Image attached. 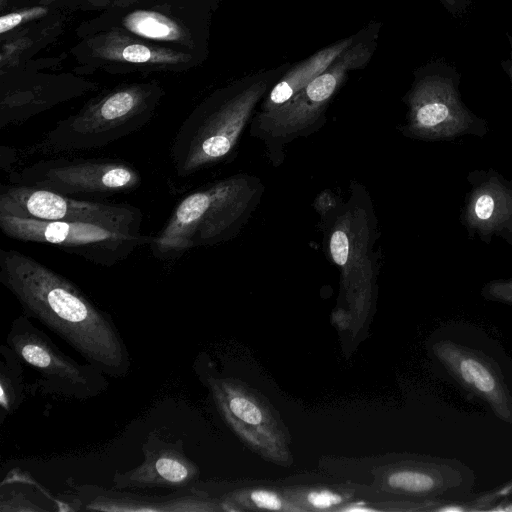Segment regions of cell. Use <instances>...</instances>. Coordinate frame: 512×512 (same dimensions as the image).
<instances>
[{"mask_svg": "<svg viewBox=\"0 0 512 512\" xmlns=\"http://www.w3.org/2000/svg\"><path fill=\"white\" fill-rule=\"evenodd\" d=\"M0 282L25 316L57 334L106 376L126 377L131 358L112 318L73 282L14 249H0Z\"/></svg>", "mask_w": 512, "mask_h": 512, "instance_id": "6da1fadb", "label": "cell"}, {"mask_svg": "<svg viewBox=\"0 0 512 512\" xmlns=\"http://www.w3.org/2000/svg\"><path fill=\"white\" fill-rule=\"evenodd\" d=\"M264 193L261 180L236 174L196 189L183 197L163 227L150 238L152 255L176 260L190 249L235 238Z\"/></svg>", "mask_w": 512, "mask_h": 512, "instance_id": "7a4b0ae2", "label": "cell"}, {"mask_svg": "<svg viewBox=\"0 0 512 512\" xmlns=\"http://www.w3.org/2000/svg\"><path fill=\"white\" fill-rule=\"evenodd\" d=\"M427 349L461 389L512 424V357L501 343L479 326L457 322L439 327Z\"/></svg>", "mask_w": 512, "mask_h": 512, "instance_id": "3957f363", "label": "cell"}, {"mask_svg": "<svg viewBox=\"0 0 512 512\" xmlns=\"http://www.w3.org/2000/svg\"><path fill=\"white\" fill-rule=\"evenodd\" d=\"M267 91L268 82L258 80L218 96L192 112L171 146L176 175L192 176L234 157L255 107Z\"/></svg>", "mask_w": 512, "mask_h": 512, "instance_id": "277c9868", "label": "cell"}, {"mask_svg": "<svg viewBox=\"0 0 512 512\" xmlns=\"http://www.w3.org/2000/svg\"><path fill=\"white\" fill-rule=\"evenodd\" d=\"M160 92L129 85L87 103L49 130L38 149L72 152L99 149L139 131L152 118Z\"/></svg>", "mask_w": 512, "mask_h": 512, "instance_id": "5b68a950", "label": "cell"}, {"mask_svg": "<svg viewBox=\"0 0 512 512\" xmlns=\"http://www.w3.org/2000/svg\"><path fill=\"white\" fill-rule=\"evenodd\" d=\"M372 55L371 47L359 42L351 45L319 76L280 107L259 112L251 121V136L265 144L273 165L284 159V147L307 137L324 124L329 101L351 70L364 66Z\"/></svg>", "mask_w": 512, "mask_h": 512, "instance_id": "8992f818", "label": "cell"}, {"mask_svg": "<svg viewBox=\"0 0 512 512\" xmlns=\"http://www.w3.org/2000/svg\"><path fill=\"white\" fill-rule=\"evenodd\" d=\"M323 219L327 222V252L340 270L347 301L355 310H364L371 301L377 264V221L369 194L360 184L352 183L349 199Z\"/></svg>", "mask_w": 512, "mask_h": 512, "instance_id": "52a82bcc", "label": "cell"}, {"mask_svg": "<svg viewBox=\"0 0 512 512\" xmlns=\"http://www.w3.org/2000/svg\"><path fill=\"white\" fill-rule=\"evenodd\" d=\"M0 229L9 238L57 247L88 262L112 267L151 236L141 228L91 221H40L0 212Z\"/></svg>", "mask_w": 512, "mask_h": 512, "instance_id": "ba28073f", "label": "cell"}, {"mask_svg": "<svg viewBox=\"0 0 512 512\" xmlns=\"http://www.w3.org/2000/svg\"><path fill=\"white\" fill-rule=\"evenodd\" d=\"M208 385L221 417L249 449L274 464L292 465L288 429L266 397L231 377H211Z\"/></svg>", "mask_w": 512, "mask_h": 512, "instance_id": "9c48e42d", "label": "cell"}, {"mask_svg": "<svg viewBox=\"0 0 512 512\" xmlns=\"http://www.w3.org/2000/svg\"><path fill=\"white\" fill-rule=\"evenodd\" d=\"M11 182L80 198L133 191L139 187L141 176L121 160L57 158L23 168L11 176Z\"/></svg>", "mask_w": 512, "mask_h": 512, "instance_id": "30bf717a", "label": "cell"}, {"mask_svg": "<svg viewBox=\"0 0 512 512\" xmlns=\"http://www.w3.org/2000/svg\"><path fill=\"white\" fill-rule=\"evenodd\" d=\"M6 341L20 360L36 370L53 391L76 399H88L108 387L104 373L65 354L27 316L13 320Z\"/></svg>", "mask_w": 512, "mask_h": 512, "instance_id": "8fae6325", "label": "cell"}, {"mask_svg": "<svg viewBox=\"0 0 512 512\" xmlns=\"http://www.w3.org/2000/svg\"><path fill=\"white\" fill-rule=\"evenodd\" d=\"M455 68L440 63L417 79L408 94V121L404 135L424 139H449L469 131L474 115L462 103Z\"/></svg>", "mask_w": 512, "mask_h": 512, "instance_id": "7c38bea8", "label": "cell"}, {"mask_svg": "<svg viewBox=\"0 0 512 512\" xmlns=\"http://www.w3.org/2000/svg\"><path fill=\"white\" fill-rule=\"evenodd\" d=\"M0 212L40 221H91L135 228L143 220L141 210L131 204L80 199L21 184L1 187Z\"/></svg>", "mask_w": 512, "mask_h": 512, "instance_id": "4fadbf2b", "label": "cell"}, {"mask_svg": "<svg viewBox=\"0 0 512 512\" xmlns=\"http://www.w3.org/2000/svg\"><path fill=\"white\" fill-rule=\"evenodd\" d=\"M385 490L415 501L465 500L474 496L475 473L452 457L412 455L385 468Z\"/></svg>", "mask_w": 512, "mask_h": 512, "instance_id": "5bb4252c", "label": "cell"}, {"mask_svg": "<svg viewBox=\"0 0 512 512\" xmlns=\"http://www.w3.org/2000/svg\"><path fill=\"white\" fill-rule=\"evenodd\" d=\"M144 460L136 468L116 473L115 489H189L199 477L198 466L184 452L181 440L168 441L151 433L142 447Z\"/></svg>", "mask_w": 512, "mask_h": 512, "instance_id": "9a60e30c", "label": "cell"}, {"mask_svg": "<svg viewBox=\"0 0 512 512\" xmlns=\"http://www.w3.org/2000/svg\"><path fill=\"white\" fill-rule=\"evenodd\" d=\"M465 222L481 236L496 233L512 242V186L498 175L483 180L468 198Z\"/></svg>", "mask_w": 512, "mask_h": 512, "instance_id": "2e32d148", "label": "cell"}, {"mask_svg": "<svg viewBox=\"0 0 512 512\" xmlns=\"http://www.w3.org/2000/svg\"><path fill=\"white\" fill-rule=\"evenodd\" d=\"M85 508L99 511H215L213 500L196 489H185L182 493L167 497H141L104 491L92 497Z\"/></svg>", "mask_w": 512, "mask_h": 512, "instance_id": "e0dca14e", "label": "cell"}, {"mask_svg": "<svg viewBox=\"0 0 512 512\" xmlns=\"http://www.w3.org/2000/svg\"><path fill=\"white\" fill-rule=\"evenodd\" d=\"M352 44V37L344 39L321 49L293 67L270 89L260 112L271 111L286 103L324 72Z\"/></svg>", "mask_w": 512, "mask_h": 512, "instance_id": "ac0fdd59", "label": "cell"}, {"mask_svg": "<svg viewBox=\"0 0 512 512\" xmlns=\"http://www.w3.org/2000/svg\"><path fill=\"white\" fill-rule=\"evenodd\" d=\"M98 57L134 64H179L190 59V55L136 42L118 32H111L98 40L94 48Z\"/></svg>", "mask_w": 512, "mask_h": 512, "instance_id": "d6986e66", "label": "cell"}, {"mask_svg": "<svg viewBox=\"0 0 512 512\" xmlns=\"http://www.w3.org/2000/svg\"><path fill=\"white\" fill-rule=\"evenodd\" d=\"M38 503H51L57 511L71 508L62 504L24 472H12L1 483V510L44 511Z\"/></svg>", "mask_w": 512, "mask_h": 512, "instance_id": "ffe728a7", "label": "cell"}, {"mask_svg": "<svg viewBox=\"0 0 512 512\" xmlns=\"http://www.w3.org/2000/svg\"><path fill=\"white\" fill-rule=\"evenodd\" d=\"M1 419L13 413L23 400V369L20 358L8 345L1 346Z\"/></svg>", "mask_w": 512, "mask_h": 512, "instance_id": "44dd1931", "label": "cell"}, {"mask_svg": "<svg viewBox=\"0 0 512 512\" xmlns=\"http://www.w3.org/2000/svg\"><path fill=\"white\" fill-rule=\"evenodd\" d=\"M125 27L141 37L161 41H183L184 33L180 26L167 16L146 10H137L124 19Z\"/></svg>", "mask_w": 512, "mask_h": 512, "instance_id": "7402d4cb", "label": "cell"}, {"mask_svg": "<svg viewBox=\"0 0 512 512\" xmlns=\"http://www.w3.org/2000/svg\"><path fill=\"white\" fill-rule=\"evenodd\" d=\"M288 495L303 511L339 510L352 497V493L347 489L329 487L305 488L291 491Z\"/></svg>", "mask_w": 512, "mask_h": 512, "instance_id": "603a6c76", "label": "cell"}, {"mask_svg": "<svg viewBox=\"0 0 512 512\" xmlns=\"http://www.w3.org/2000/svg\"><path fill=\"white\" fill-rule=\"evenodd\" d=\"M235 505L245 509L303 511L290 496H284L278 491L265 488L249 489L235 492L230 497Z\"/></svg>", "mask_w": 512, "mask_h": 512, "instance_id": "cb8c5ba5", "label": "cell"}, {"mask_svg": "<svg viewBox=\"0 0 512 512\" xmlns=\"http://www.w3.org/2000/svg\"><path fill=\"white\" fill-rule=\"evenodd\" d=\"M46 13V8L36 6L3 15L0 18V33L4 34L23 22L42 17Z\"/></svg>", "mask_w": 512, "mask_h": 512, "instance_id": "d4e9b609", "label": "cell"}, {"mask_svg": "<svg viewBox=\"0 0 512 512\" xmlns=\"http://www.w3.org/2000/svg\"><path fill=\"white\" fill-rule=\"evenodd\" d=\"M481 295L488 301L512 306V278L486 283L482 288Z\"/></svg>", "mask_w": 512, "mask_h": 512, "instance_id": "484cf974", "label": "cell"}, {"mask_svg": "<svg viewBox=\"0 0 512 512\" xmlns=\"http://www.w3.org/2000/svg\"><path fill=\"white\" fill-rule=\"evenodd\" d=\"M31 41L28 38H18L13 41H10L2 46L1 54H0V63L1 66L9 65L16 61V57L20 54L21 51L29 47Z\"/></svg>", "mask_w": 512, "mask_h": 512, "instance_id": "4316f807", "label": "cell"}, {"mask_svg": "<svg viewBox=\"0 0 512 512\" xmlns=\"http://www.w3.org/2000/svg\"><path fill=\"white\" fill-rule=\"evenodd\" d=\"M315 204L322 218L325 217L330 211L334 210L338 206L335 197L332 194L326 192H323L322 194L318 195Z\"/></svg>", "mask_w": 512, "mask_h": 512, "instance_id": "83f0119b", "label": "cell"}, {"mask_svg": "<svg viewBox=\"0 0 512 512\" xmlns=\"http://www.w3.org/2000/svg\"><path fill=\"white\" fill-rule=\"evenodd\" d=\"M445 9L453 16H460L467 11L473 0H440Z\"/></svg>", "mask_w": 512, "mask_h": 512, "instance_id": "f1b7e54d", "label": "cell"}, {"mask_svg": "<svg viewBox=\"0 0 512 512\" xmlns=\"http://www.w3.org/2000/svg\"><path fill=\"white\" fill-rule=\"evenodd\" d=\"M507 36H508V39H509L508 41L510 44V56L506 61H504L503 67L505 68V71L507 72V74L510 78L511 84H512V37L510 35H507Z\"/></svg>", "mask_w": 512, "mask_h": 512, "instance_id": "f546056e", "label": "cell"}, {"mask_svg": "<svg viewBox=\"0 0 512 512\" xmlns=\"http://www.w3.org/2000/svg\"><path fill=\"white\" fill-rule=\"evenodd\" d=\"M497 489L503 499L512 497V479L510 481L506 482L505 484H503L502 486L497 487Z\"/></svg>", "mask_w": 512, "mask_h": 512, "instance_id": "4dcf8cb0", "label": "cell"}]
</instances>
